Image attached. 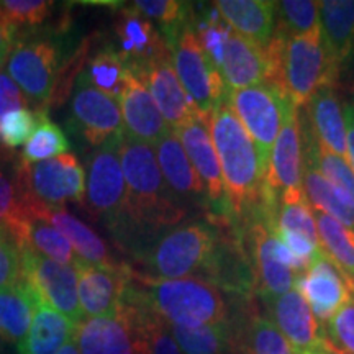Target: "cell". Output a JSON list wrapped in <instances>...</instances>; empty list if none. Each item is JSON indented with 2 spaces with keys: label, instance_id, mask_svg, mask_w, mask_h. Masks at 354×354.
Masks as SVG:
<instances>
[{
  "label": "cell",
  "instance_id": "obj_36",
  "mask_svg": "<svg viewBox=\"0 0 354 354\" xmlns=\"http://www.w3.org/2000/svg\"><path fill=\"white\" fill-rule=\"evenodd\" d=\"M238 349L243 354H297L271 318L264 315L248 318L238 333Z\"/></svg>",
  "mask_w": 354,
  "mask_h": 354
},
{
  "label": "cell",
  "instance_id": "obj_52",
  "mask_svg": "<svg viewBox=\"0 0 354 354\" xmlns=\"http://www.w3.org/2000/svg\"><path fill=\"white\" fill-rule=\"evenodd\" d=\"M297 354H336L331 349H307V351H300Z\"/></svg>",
  "mask_w": 354,
  "mask_h": 354
},
{
  "label": "cell",
  "instance_id": "obj_23",
  "mask_svg": "<svg viewBox=\"0 0 354 354\" xmlns=\"http://www.w3.org/2000/svg\"><path fill=\"white\" fill-rule=\"evenodd\" d=\"M21 212L35 218H39L56 228L71 243L73 250L87 264L95 266H115L118 264L110 253L107 243L97 234L88 225L76 218L66 207L48 209V207L30 205L21 201Z\"/></svg>",
  "mask_w": 354,
  "mask_h": 354
},
{
  "label": "cell",
  "instance_id": "obj_35",
  "mask_svg": "<svg viewBox=\"0 0 354 354\" xmlns=\"http://www.w3.org/2000/svg\"><path fill=\"white\" fill-rule=\"evenodd\" d=\"M274 230L276 232L302 234L310 241L320 245L313 209L308 203L307 197H305L304 189L287 190V192L282 194L281 198H279Z\"/></svg>",
  "mask_w": 354,
  "mask_h": 354
},
{
  "label": "cell",
  "instance_id": "obj_40",
  "mask_svg": "<svg viewBox=\"0 0 354 354\" xmlns=\"http://www.w3.org/2000/svg\"><path fill=\"white\" fill-rule=\"evenodd\" d=\"M308 138L307 156L312 159L317 169L333 187L342 190L354 202V172L348 161L318 145L313 136H308Z\"/></svg>",
  "mask_w": 354,
  "mask_h": 354
},
{
  "label": "cell",
  "instance_id": "obj_53",
  "mask_svg": "<svg viewBox=\"0 0 354 354\" xmlns=\"http://www.w3.org/2000/svg\"><path fill=\"white\" fill-rule=\"evenodd\" d=\"M6 151H8V149L2 148V146H0V158H6V156H7V153H6Z\"/></svg>",
  "mask_w": 354,
  "mask_h": 354
},
{
  "label": "cell",
  "instance_id": "obj_38",
  "mask_svg": "<svg viewBox=\"0 0 354 354\" xmlns=\"http://www.w3.org/2000/svg\"><path fill=\"white\" fill-rule=\"evenodd\" d=\"M320 30V2L282 0L276 2V35L299 37Z\"/></svg>",
  "mask_w": 354,
  "mask_h": 354
},
{
  "label": "cell",
  "instance_id": "obj_19",
  "mask_svg": "<svg viewBox=\"0 0 354 354\" xmlns=\"http://www.w3.org/2000/svg\"><path fill=\"white\" fill-rule=\"evenodd\" d=\"M304 177V135L299 107L294 104L287 110L284 125L272 148L269 162L268 187L281 198L287 190L302 189Z\"/></svg>",
  "mask_w": 354,
  "mask_h": 354
},
{
  "label": "cell",
  "instance_id": "obj_51",
  "mask_svg": "<svg viewBox=\"0 0 354 354\" xmlns=\"http://www.w3.org/2000/svg\"><path fill=\"white\" fill-rule=\"evenodd\" d=\"M57 354H81V353H79V349L76 346V343H74V339H69V342L66 343L64 346L59 349V351H57Z\"/></svg>",
  "mask_w": 354,
  "mask_h": 354
},
{
  "label": "cell",
  "instance_id": "obj_31",
  "mask_svg": "<svg viewBox=\"0 0 354 354\" xmlns=\"http://www.w3.org/2000/svg\"><path fill=\"white\" fill-rule=\"evenodd\" d=\"M302 189L312 209L330 215L354 232V202L342 190L333 187L308 156L304 165Z\"/></svg>",
  "mask_w": 354,
  "mask_h": 354
},
{
  "label": "cell",
  "instance_id": "obj_41",
  "mask_svg": "<svg viewBox=\"0 0 354 354\" xmlns=\"http://www.w3.org/2000/svg\"><path fill=\"white\" fill-rule=\"evenodd\" d=\"M187 6L189 3L177 2V0H136L131 3L136 12L161 26L166 41L189 21Z\"/></svg>",
  "mask_w": 354,
  "mask_h": 354
},
{
  "label": "cell",
  "instance_id": "obj_8",
  "mask_svg": "<svg viewBox=\"0 0 354 354\" xmlns=\"http://www.w3.org/2000/svg\"><path fill=\"white\" fill-rule=\"evenodd\" d=\"M227 100L253 140L261 166L268 177L272 148L292 102L272 82L258 84L240 91H227Z\"/></svg>",
  "mask_w": 354,
  "mask_h": 354
},
{
  "label": "cell",
  "instance_id": "obj_1",
  "mask_svg": "<svg viewBox=\"0 0 354 354\" xmlns=\"http://www.w3.org/2000/svg\"><path fill=\"white\" fill-rule=\"evenodd\" d=\"M120 161L127 183V202L115 238L128 248H140L154 236L177 227L187 209L174 197L159 169L154 146L130 138L123 133Z\"/></svg>",
  "mask_w": 354,
  "mask_h": 354
},
{
  "label": "cell",
  "instance_id": "obj_12",
  "mask_svg": "<svg viewBox=\"0 0 354 354\" xmlns=\"http://www.w3.org/2000/svg\"><path fill=\"white\" fill-rule=\"evenodd\" d=\"M21 281L39 300L48 304L74 325L84 318L77 294V272L73 266L57 263L30 248H19Z\"/></svg>",
  "mask_w": 354,
  "mask_h": 354
},
{
  "label": "cell",
  "instance_id": "obj_3",
  "mask_svg": "<svg viewBox=\"0 0 354 354\" xmlns=\"http://www.w3.org/2000/svg\"><path fill=\"white\" fill-rule=\"evenodd\" d=\"M128 294L167 325H215L230 320L223 292L205 277L153 279L133 274Z\"/></svg>",
  "mask_w": 354,
  "mask_h": 354
},
{
  "label": "cell",
  "instance_id": "obj_7",
  "mask_svg": "<svg viewBox=\"0 0 354 354\" xmlns=\"http://www.w3.org/2000/svg\"><path fill=\"white\" fill-rule=\"evenodd\" d=\"M15 177L25 203L48 209L66 207L68 202L82 203L86 196V174L73 153L35 162H17Z\"/></svg>",
  "mask_w": 354,
  "mask_h": 354
},
{
  "label": "cell",
  "instance_id": "obj_2",
  "mask_svg": "<svg viewBox=\"0 0 354 354\" xmlns=\"http://www.w3.org/2000/svg\"><path fill=\"white\" fill-rule=\"evenodd\" d=\"M210 133L223 176L227 209L233 215H256L264 203L266 177L258 151L230 107L227 95L210 115Z\"/></svg>",
  "mask_w": 354,
  "mask_h": 354
},
{
  "label": "cell",
  "instance_id": "obj_13",
  "mask_svg": "<svg viewBox=\"0 0 354 354\" xmlns=\"http://www.w3.org/2000/svg\"><path fill=\"white\" fill-rule=\"evenodd\" d=\"M71 128L97 148L125 133L120 102L97 91L84 71H79L71 99Z\"/></svg>",
  "mask_w": 354,
  "mask_h": 354
},
{
  "label": "cell",
  "instance_id": "obj_34",
  "mask_svg": "<svg viewBox=\"0 0 354 354\" xmlns=\"http://www.w3.org/2000/svg\"><path fill=\"white\" fill-rule=\"evenodd\" d=\"M313 216L323 253L354 286V232L320 210L313 209Z\"/></svg>",
  "mask_w": 354,
  "mask_h": 354
},
{
  "label": "cell",
  "instance_id": "obj_54",
  "mask_svg": "<svg viewBox=\"0 0 354 354\" xmlns=\"http://www.w3.org/2000/svg\"><path fill=\"white\" fill-rule=\"evenodd\" d=\"M0 354H6V349H3V342L0 339Z\"/></svg>",
  "mask_w": 354,
  "mask_h": 354
},
{
  "label": "cell",
  "instance_id": "obj_49",
  "mask_svg": "<svg viewBox=\"0 0 354 354\" xmlns=\"http://www.w3.org/2000/svg\"><path fill=\"white\" fill-rule=\"evenodd\" d=\"M17 39V30L8 26L6 21L0 20V68L7 63V57L10 55L13 43Z\"/></svg>",
  "mask_w": 354,
  "mask_h": 354
},
{
  "label": "cell",
  "instance_id": "obj_11",
  "mask_svg": "<svg viewBox=\"0 0 354 354\" xmlns=\"http://www.w3.org/2000/svg\"><path fill=\"white\" fill-rule=\"evenodd\" d=\"M120 136L105 141L88 158L86 203L94 218L110 232L120 223L127 202V183L120 161Z\"/></svg>",
  "mask_w": 354,
  "mask_h": 354
},
{
  "label": "cell",
  "instance_id": "obj_24",
  "mask_svg": "<svg viewBox=\"0 0 354 354\" xmlns=\"http://www.w3.org/2000/svg\"><path fill=\"white\" fill-rule=\"evenodd\" d=\"M115 32L118 43L117 51L130 73H135L153 57L169 50V44L154 28L153 21L136 12L131 6L120 12L115 24Z\"/></svg>",
  "mask_w": 354,
  "mask_h": 354
},
{
  "label": "cell",
  "instance_id": "obj_30",
  "mask_svg": "<svg viewBox=\"0 0 354 354\" xmlns=\"http://www.w3.org/2000/svg\"><path fill=\"white\" fill-rule=\"evenodd\" d=\"M10 236L19 248H30L35 253L55 259L57 263L73 268L81 263V258L73 250L71 243L56 228H53L46 221L24 214L21 210L20 218L13 225Z\"/></svg>",
  "mask_w": 354,
  "mask_h": 354
},
{
  "label": "cell",
  "instance_id": "obj_55",
  "mask_svg": "<svg viewBox=\"0 0 354 354\" xmlns=\"http://www.w3.org/2000/svg\"><path fill=\"white\" fill-rule=\"evenodd\" d=\"M349 104H351V105H353V107H354V94H353V102H349Z\"/></svg>",
  "mask_w": 354,
  "mask_h": 354
},
{
  "label": "cell",
  "instance_id": "obj_17",
  "mask_svg": "<svg viewBox=\"0 0 354 354\" xmlns=\"http://www.w3.org/2000/svg\"><path fill=\"white\" fill-rule=\"evenodd\" d=\"M76 272L79 304L87 318L115 313L133 277L127 266H95L84 261L76 266Z\"/></svg>",
  "mask_w": 354,
  "mask_h": 354
},
{
  "label": "cell",
  "instance_id": "obj_25",
  "mask_svg": "<svg viewBox=\"0 0 354 354\" xmlns=\"http://www.w3.org/2000/svg\"><path fill=\"white\" fill-rule=\"evenodd\" d=\"M159 169L162 172L167 187L183 205H201L207 198V190L192 162L184 151L179 136L169 130L154 146Z\"/></svg>",
  "mask_w": 354,
  "mask_h": 354
},
{
  "label": "cell",
  "instance_id": "obj_16",
  "mask_svg": "<svg viewBox=\"0 0 354 354\" xmlns=\"http://www.w3.org/2000/svg\"><path fill=\"white\" fill-rule=\"evenodd\" d=\"M295 289L307 300L315 318L323 323H328L344 305L354 300L351 281L326 254H322L308 266L307 271L299 274Z\"/></svg>",
  "mask_w": 354,
  "mask_h": 354
},
{
  "label": "cell",
  "instance_id": "obj_50",
  "mask_svg": "<svg viewBox=\"0 0 354 354\" xmlns=\"http://www.w3.org/2000/svg\"><path fill=\"white\" fill-rule=\"evenodd\" d=\"M344 120H346L348 165L354 172V107L351 104H344Z\"/></svg>",
  "mask_w": 354,
  "mask_h": 354
},
{
  "label": "cell",
  "instance_id": "obj_14",
  "mask_svg": "<svg viewBox=\"0 0 354 354\" xmlns=\"http://www.w3.org/2000/svg\"><path fill=\"white\" fill-rule=\"evenodd\" d=\"M277 207L263 203L251 225V243H253L254 277L258 281L263 300L279 297L295 287V274L289 266L282 263L279 254V241L274 234Z\"/></svg>",
  "mask_w": 354,
  "mask_h": 354
},
{
  "label": "cell",
  "instance_id": "obj_46",
  "mask_svg": "<svg viewBox=\"0 0 354 354\" xmlns=\"http://www.w3.org/2000/svg\"><path fill=\"white\" fill-rule=\"evenodd\" d=\"M20 251L10 234L0 232V290L20 284Z\"/></svg>",
  "mask_w": 354,
  "mask_h": 354
},
{
  "label": "cell",
  "instance_id": "obj_42",
  "mask_svg": "<svg viewBox=\"0 0 354 354\" xmlns=\"http://www.w3.org/2000/svg\"><path fill=\"white\" fill-rule=\"evenodd\" d=\"M51 7L48 0H0V20L20 33V28L41 25Z\"/></svg>",
  "mask_w": 354,
  "mask_h": 354
},
{
  "label": "cell",
  "instance_id": "obj_33",
  "mask_svg": "<svg viewBox=\"0 0 354 354\" xmlns=\"http://www.w3.org/2000/svg\"><path fill=\"white\" fill-rule=\"evenodd\" d=\"M33 292L24 281L0 290V339L8 344L24 342L32 325Z\"/></svg>",
  "mask_w": 354,
  "mask_h": 354
},
{
  "label": "cell",
  "instance_id": "obj_43",
  "mask_svg": "<svg viewBox=\"0 0 354 354\" xmlns=\"http://www.w3.org/2000/svg\"><path fill=\"white\" fill-rule=\"evenodd\" d=\"M41 112L43 110L25 107L0 117V146L6 149H13L25 145L37 130Z\"/></svg>",
  "mask_w": 354,
  "mask_h": 354
},
{
  "label": "cell",
  "instance_id": "obj_18",
  "mask_svg": "<svg viewBox=\"0 0 354 354\" xmlns=\"http://www.w3.org/2000/svg\"><path fill=\"white\" fill-rule=\"evenodd\" d=\"M264 302L268 304L272 323L289 339L295 353L307 349H331L328 339L320 331V325L312 308L295 287Z\"/></svg>",
  "mask_w": 354,
  "mask_h": 354
},
{
  "label": "cell",
  "instance_id": "obj_37",
  "mask_svg": "<svg viewBox=\"0 0 354 354\" xmlns=\"http://www.w3.org/2000/svg\"><path fill=\"white\" fill-rule=\"evenodd\" d=\"M84 74L97 91L118 100L125 87L128 71L118 51L113 46H104L88 59Z\"/></svg>",
  "mask_w": 354,
  "mask_h": 354
},
{
  "label": "cell",
  "instance_id": "obj_21",
  "mask_svg": "<svg viewBox=\"0 0 354 354\" xmlns=\"http://www.w3.org/2000/svg\"><path fill=\"white\" fill-rule=\"evenodd\" d=\"M118 102H120L125 133L130 138L156 146L171 130L148 88L130 71L127 74L125 87Z\"/></svg>",
  "mask_w": 354,
  "mask_h": 354
},
{
  "label": "cell",
  "instance_id": "obj_26",
  "mask_svg": "<svg viewBox=\"0 0 354 354\" xmlns=\"http://www.w3.org/2000/svg\"><path fill=\"white\" fill-rule=\"evenodd\" d=\"M234 33L268 48L276 30V2L271 0H218L214 2Z\"/></svg>",
  "mask_w": 354,
  "mask_h": 354
},
{
  "label": "cell",
  "instance_id": "obj_45",
  "mask_svg": "<svg viewBox=\"0 0 354 354\" xmlns=\"http://www.w3.org/2000/svg\"><path fill=\"white\" fill-rule=\"evenodd\" d=\"M21 197L17 177L0 169V232L10 234L13 225L20 218Z\"/></svg>",
  "mask_w": 354,
  "mask_h": 354
},
{
  "label": "cell",
  "instance_id": "obj_6",
  "mask_svg": "<svg viewBox=\"0 0 354 354\" xmlns=\"http://www.w3.org/2000/svg\"><path fill=\"white\" fill-rule=\"evenodd\" d=\"M151 312L128 294L115 313L84 318L73 339L81 354H151L148 323Z\"/></svg>",
  "mask_w": 354,
  "mask_h": 354
},
{
  "label": "cell",
  "instance_id": "obj_48",
  "mask_svg": "<svg viewBox=\"0 0 354 354\" xmlns=\"http://www.w3.org/2000/svg\"><path fill=\"white\" fill-rule=\"evenodd\" d=\"M28 100L20 91V87L12 81V77L0 68V117L25 109Z\"/></svg>",
  "mask_w": 354,
  "mask_h": 354
},
{
  "label": "cell",
  "instance_id": "obj_27",
  "mask_svg": "<svg viewBox=\"0 0 354 354\" xmlns=\"http://www.w3.org/2000/svg\"><path fill=\"white\" fill-rule=\"evenodd\" d=\"M307 109L317 143L348 161L344 105L339 102L333 86L322 87L308 100Z\"/></svg>",
  "mask_w": 354,
  "mask_h": 354
},
{
  "label": "cell",
  "instance_id": "obj_22",
  "mask_svg": "<svg viewBox=\"0 0 354 354\" xmlns=\"http://www.w3.org/2000/svg\"><path fill=\"white\" fill-rule=\"evenodd\" d=\"M176 133L194 169L197 171L198 177L205 185L209 202L214 205H220L221 201L227 202L220 161L210 133V117L201 115L196 120L176 130Z\"/></svg>",
  "mask_w": 354,
  "mask_h": 354
},
{
  "label": "cell",
  "instance_id": "obj_20",
  "mask_svg": "<svg viewBox=\"0 0 354 354\" xmlns=\"http://www.w3.org/2000/svg\"><path fill=\"white\" fill-rule=\"evenodd\" d=\"M220 73L227 91H240L271 82L272 66L268 48L234 33L230 28L221 55Z\"/></svg>",
  "mask_w": 354,
  "mask_h": 354
},
{
  "label": "cell",
  "instance_id": "obj_39",
  "mask_svg": "<svg viewBox=\"0 0 354 354\" xmlns=\"http://www.w3.org/2000/svg\"><path fill=\"white\" fill-rule=\"evenodd\" d=\"M71 145L68 136L61 130L59 125L48 118V112L43 110L39 115V123L32 138L26 141L21 149L20 161L35 165V162L46 161V159L56 158L59 154L69 151Z\"/></svg>",
  "mask_w": 354,
  "mask_h": 354
},
{
  "label": "cell",
  "instance_id": "obj_4",
  "mask_svg": "<svg viewBox=\"0 0 354 354\" xmlns=\"http://www.w3.org/2000/svg\"><path fill=\"white\" fill-rule=\"evenodd\" d=\"M268 53L272 66L271 82L299 109L307 105L322 87L333 86L338 74L323 46L320 30L299 37L274 35Z\"/></svg>",
  "mask_w": 354,
  "mask_h": 354
},
{
  "label": "cell",
  "instance_id": "obj_15",
  "mask_svg": "<svg viewBox=\"0 0 354 354\" xmlns=\"http://www.w3.org/2000/svg\"><path fill=\"white\" fill-rule=\"evenodd\" d=\"M131 74L148 88L171 130H179L202 115L177 77L171 50L153 57Z\"/></svg>",
  "mask_w": 354,
  "mask_h": 354
},
{
  "label": "cell",
  "instance_id": "obj_5",
  "mask_svg": "<svg viewBox=\"0 0 354 354\" xmlns=\"http://www.w3.org/2000/svg\"><path fill=\"white\" fill-rule=\"evenodd\" d=\"M220 251L216 230L207 221L177 225L158 234L143 253V264L153 279L209 276Z\"/></svg>",
  "mask_w": 354,
  "mask_h": 354
},
{
  "label": "cell",
  "instance_id": "obj_44",
  "mask_svg": "<svg viewBox=\"0 0 354 354\" xmlns=\"http://www.w3.org/2000/svg\"><path fill=\"white\" fill-rule=\"evenodd\" d=\"M328 344L336 354H354V300L328 322Z\"/></svg>",
  "mask_w": 354,
  "mask_h": 354
},
{
  "label": "cell",
  "instance_id": "obj_28",
  "mask_svg": "<svg viewBox=\"0 0 354 354\" xmlns=\"http://www.w3.org/2000/svg\"><path fill=\"white\" fill-rule=\"evenodd\" d=\"M33 297L32 325L24 342L17 346V354H57L73 339L76 325L35 294Z\"/></svg>",
  "mask_w": 354,
  "mask_h": 354
},
{
  "label": "cell",
  "instance_id": "obj_47",
  "mask_svg": "<svg viewBox=\"0 0 354 354\" xmlns=\"http://www.w3.org/2000/svg\"><path fill=\"white\" fill-rule=\"evenodd\" d=\"M148 338L151 354H184L180 351L179 344L176 343L174 336H172L169 330V325L154 315L153 312L148 323Z\"/></svg>",
  "mask_w": 354,
  "mask_h": 354
},
{
  "label": "cell",
  "instance_id": "obj_9",
  "mask_svg": "<svg viewBox=\"0 0 354 354\" xmlns=\"http://www.w3.org/2000/svg\"><path fill=\"white\" fill-rule=\"evenodd\" d=\"M169 44L176 74L202 115L210 117L227 95V86L220 69L203 50L197 30L187 21L177 30Z\"/></svg>",
  "mask_w": 354,
  "mask_h": 354
},
{
  "label": "cell",
  "instance_id": "obj_32",
  "mask_svg": "<svg viewBox=\"0 0 354 354\" xmlns=\"http://www.w3.org/2000/svg\"><path fill=\"white\" fill-rule=\"evenodd\" d=\"M169 330L184 354H230L238 349V333L230 320L197 328L169 325Z\"/></svg>",
  "mask_w": 354,
  "mask_h": 354
},
{
  "label": "cell",
  "instance_id": "obj_29",
  "mask_svg": "<svg viewBox=\"0 0 354 354\" xmlns=\"http://www.w3.org/2000/svg\"><path fill=\"white\" fill-rule=\"evenodd\" d=\"M320 32L326 55L339 69L354 50V0L320 2Z\"/></svg>",
  "mask_w": 354,
  "mask_h": 354
},
{
  "label": "cell",
  "instance_id": "obj_10",
  "mask_svg": "<svg viewBox=\"0 0 354 354\" xmlns=\"http://www.w3.org/2000/svg\"><path fill=\"white\" fill-rule=\"evenodd\" d=\"M61 51L55 39L43 37L19 38L7 57L6 69L20 87L28 104L46 110L59 76Z\"/></svg>",
  "mask_w": 354,
  "mask_h": 354
}]
</instances>
